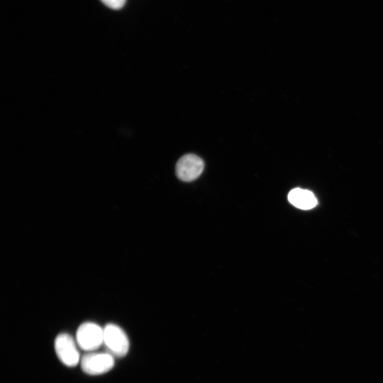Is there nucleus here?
I'll use <instances>...</instances> for the list:
<instances>
[{"label": "nucleus", "mask_w": 383, "mask_h": 383, "mask_svg": "<svg viewBox=\"0 0 383 383\" xmlns=\"http://www.w3.org/2000/svg\"><path fill=\"white\" fill-rule=\"evenodd\" d=\"M107 352L116 357L125 356L129 349V340L118 326L109 323L104 328V343Z\"/></svg>", "instance_id": "nucleus-1"}, {"label": "nucleus", "mask_w": 383, "mask_h": 383, "mask_svg": "<svg viewBox=\"0 0 383 383\" xmlns=\"http://www.w3.org/2000/svg\"><path fill=\"white\" fill-rule=\"evenodd\" d=\"M76 341L82 350L94 352L104 343V328L95 323H84L77 331Z\"/></svg>", "instance_id": "nucleus-2"}, {"label": "nucleus", "mask_w": 383, "mask_h": 383, "mask_svg": "<svg viewBox=\"0 0 383 383\" xmlns=\"http://www.w3.org/2000/svg\"><path fill=\"white\" fill-rule=\"evenodd\" d=\"M115 364L114 356L108 352H89L80 360L81 368L89 375H99L111 370Z\"/></svg>", "instance_id": "nucleus-3"}, {"label": "nucleus", "mask_w": 383, "mask_h": 383, "mask_svg": "<svg viewBox=\"0 0 383 383\" xmlns=\"http://www.w3.org/2000/svg\"><path fill=\"white\" fill-rule=\"evenodd\" d=\"M77 341L67 333L59 334L55 340V350L57 357L66 366L74 367L80 361Z\"/></svg>", "instance_id": "nucleus-4"}, {"label": "nucleus", "mask_w": 383, "mask_h": 383, "mask_svg": "<svg viewBox=\"0 0 383 383\" xmlns=\"http://www.w3.org/2000/svg\"><path fill=\"white\" fill-rule=\"evenodd\" d=\"M204 162L197 155L187 154L182 156L176 165V174L179 179L191 182L196 179L204 170Z\"/></svg>", "instance_id": "nucleus-5"}, {"label": "nucleus", "mask_w": 383, "mask_h": 383, "mask_svg": "<svg viewBox=\"0 0 383 383\" xmlns=\"http://www.w3.org/2000/svg\"><path fill=\"white\" fill-rule=\"evenodd\" d=\"M289 201L295 207L303 210H309L317 204L314 194L307 189L295 188L288 194Z\"/></svg>", "instance_id": "nucleus-6"}, {"label": "nucleus", "mask_w": 383, "mask_h": 383, "mask_svg": "<svg viewBox=\"0 0 383 383\" xmlns=\"http://www.w3.org/2000/svg\"><path fill=\"white\" fill-rule=\"evenodd\" d=\"M106 6L112 9H119L122 8L126 0H101Z\"/></svg>", "instance_id": "nucleus-7"}]
</instances>
